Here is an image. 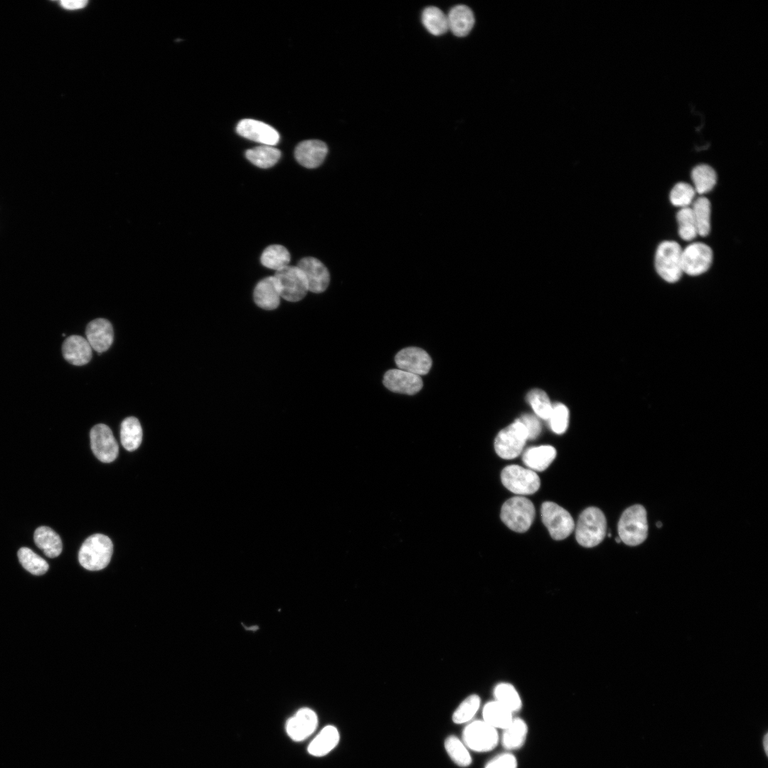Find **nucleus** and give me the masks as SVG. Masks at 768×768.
Returning a JSON list of instances; mask_svg holds the SVG:
<instances>
[{"mask_svg":"<svg viewBox=\"0 0 768 768\" xmlns=\"http://www.w3.org/2000/svg\"><path fill=\"white\" fill-rule=\"evenodd\" d=\"M113 544L110 538L96 533L89 536L82 543L78 553L80 564L86 570H100L110 562Z\"/></svg>","mask_w":768,"mask_h":768,"instance_id":"f257e3e1","label":"nucleus"},{"mask_svg":"<svg viewBox=\"0 0 768 768\" xmlns=\"http://www.w3.org/2000/svg\"><path fill=\"white\" fill-rule=\"evenodd\" d=\"M618 533L621 541L629 546L640 545L646 539L647 515L643 506L635 504L623 512L618 523Z\"/></svg>","mask_w":768,"mask_h":768,"instance_id":"f03ea898","label":"nucleus"},{"mask_svg":"<svg viewBox=\"0 0 768 768\" xmlns=\"http://www.w3.org/2000/svg\"><path fill=\"white\" fill-rule=\"evenodd\" d=\"M607 530V521L603 512L596 507H588L579 516L575 538L583 547L592 548L599 544Z\"/></svg>","mask_w":768,"mask_h":768,"instance_id":"7ed1b4c3","label":"nucleus"},{"mask_svg":"<svg viewBox=\"0 0 768 768\" xmlns=\"http://www.w3.org/2000/svg\"><path fill=\"white\" fill-rule=\"evenodd\" d=\"M535 514L533 503L523 496H514L502 506L501 518L511 530L524 533L529 529Z\"/></svg>","mask_w":768,"mask_h":768,"instance_id":"20e7f679","label":"nucleus"},{"mask_svg":"<svg viewBox=\"0 0 768 768\" xmlns=\"http://www.w3.org/2000/svg\"><path fill=\"white\" fill-rule=\"evenodd\" d=\"M682 249L675 241H663L656 252L655 267L658 274L665 281L674 283L679 280L683 273Z\"/></svg>","mask_w":768,"mask_h":768,"instance_id":"39448f33","label":"nucleus"},{"mask_svg":"<svg viewBox=\"0 0 768 768\" xmlns=\"http://www.w3.org/2000/svg\"><path fill=\"white\" fill-rule=\"evenodd\" d=\"M462 741L470 750L486 752L497 747L500 737L498 730L483 720H477L469 722L464 727Z\"/></svg>","mask_w":768,"mask_h":768,"instance_id":"423d86ee","label":"nucleus"},{"mask_svg":"<svg viewBox=\"0 0 768 768\" xmlns=\"http://www.w3.org/2000/svg\"><path fill=\"white\" fill-rule=\"evenodd\" d=\"M527 439L526 427L516 420L498 432L494 442L495 451L502 459H514L522 452Z\"/></svg>","mask_w":768,"mask_h":768,"instance_id":"0eeeda50","label":"nucleus"},{"mask_svg":"<svg viewBox=\"0 0 768 768\" xmlns=\"http://www.w3.org/2000/svg\"><path fill=\"white\" fill-rule=\"evenodd\" d=\"M501 479L507 489L518 495L533 494L540 486V478L534 471L518 465L506 466Z\"/></svg>","mask_w":768,"mask_h":768,"instance_id":"6e6552de","label":"nucleus"},{"mask_svg":"<svg viewBox=\"0 0 768 768\" xmlns=\"http://www.w3.org/2000/svg\"><path fill=\"white\" fill-rule=\"evenodd\" d=\"M541 517L550 536L555 540L566 538L574 530L575 523L570 513L555 503H543Z\"/></svg>","mask_w":768,"mask_h":768,"instance_id":"1a4fd4ad","label":"nucleus"},{"mask_svg":"<svg viewBox=\"0 0 768 768\" xmlns=\"http://www.w3.org/2000/svg\"><path fill=\"white\" fill-rule=\"evenodd\" d=\"M280 297L289 302H298L309 291L305 277L297 266H287L273 276Z\"/></svg>","mask_w":768,"mask_h":768,"instance_id":"9d476101","label":"nucleus"},{"mask_svg":"<svg viewBox=\"0 0 768 768\" xmlns=\"http://www.w3.org/2000/svg\"><path fill=\"white\" fill-rule=\"evenodd\" d=\"M712 261L713 251L705 243L694 242L682 250V270L688 275L697 276L705 272Z\"/></svg>","mask_w":768,"mask_h":768,"instance_id":"9b49d317","label":"nucleus"},{"mask_svg":"<svg viewBox=\"0 0 768 768\" xmlns=\"http://www.w3.org/2000/svg\"><path fill=\"white\" fill-rule=\"evenodd\" d=\"M90 437L92 452L100 461L110 463L117 457L118 443L107 425H95L90 430Z\"/></svg>","mask_w":768,"mask_h":768,"instance_id":"f8f14e48","label":"nucleus"},{"mask_svg":"<svg viewBox=\"0 0 768 768\" xmlns=\"http://www.w3.org/2000/svg\"><path fill=\"white\" fill-rule=\"evenodd\" d=\"M399 369L417 375H426L432 366L429 354L417 347H407L400 351L395 357Z\"/></svg>","mask_w":768,"mask_h":768,"instance_id":"ddd939ff","label":"nucleus"},{"mask_svg":"<svg viewBox=\"0 0 768 768\" xmlns=\"http://www.w3.org/2000/svg\"><path fill=\"white\" fill-rule=\"evenodd\" d=\"M236 131L240 136L263 145L274 146L279 140L277 131L269 124L252 119L239 122Z\"/></svg>","mask_w":768,"mask_h":768,"instance_id":"4468645a","label":"nucleus"},{"mask_svg":"<svg viewBox=\"0 0 768 768\" xmlns=\"http://www.w3.org/2000/svg\"><path fill=\"white\" fill-rule=\"evenodd\" d=\"M297 267L304 274L309 291L321 293L327 288L330 276L327 268L319 260L307 257L302 258Z\"/></svg>","mask_w":768,"mask_h":768,"instance_id":"2eb2a0df","label":"nucleus"},{"mask_svg":"<svg viewBox=\"0 0 768 768\" xmlns=\"http://www.w3.org/2000/svg\"><path fill=\"white\" fill-rule=\"evenodd\" d=\"M383 384L393 392L407 395H414L422 388L420 376L399 368L388 370L383 377Z\"/></svg>","mask_w":768,"mask_h":768,"instance_id":"dca6fc26","label":"nucleus"},{"mask_svg":"<svg viewBox=\"0 0 768 768\" xmlns=\"http://www.w3.org/2000/svg\"><path fill=\"white\" fill-rule=\"evenodd\" d=\"M318 725L316 713L310 708L299 709L287 722L286 730L294 741H302L310 736Z\"/></svg>","mask_w":768,"mask_h":768,"instance_id":"f3484780","label":"nucleus"},{"mask_svg":"<svg viewBox=\"0 0 768 768\" xmlns=\"http://www.w3.org/2000/svg\"><path fill=\"white\" fill-rule=\"evenodd\" d=\"M86 339L98 353L106 351L112 345L114 331L111 323L102 318L91 321L85 330Z\"/></svg>","mask_w":768,"mask_h":768,"instance_id":"a211bd4d","label":"nucleus"},{"mask_svg":"<svg viewBox=\"0 0 768 768\" xmlns=\"http://www.w3.org/2000/svg\"><path fill=\"white\" fill-rule=\"evenodd\" d=\"M328 152L326 144L320 140H306L296 147L294 156L303 166L314 169L320 166Z\"/></svg>","mask_w":768,"mask_h":768,"instance_id":"6ab92c4d","label":"nucleus"},{"mask_svg":"<svg viewBox=\"0 0 768 768\" xmlns=\"http://www.w3.org/2000/svg\"><path fill=\"white\" fill-rule=\"evenodd\" d=\"M92 349L87 339L78 335L68 336L62 346L64 358L74 366H83L89 363L92 356Z\"/></svg>","mask_w":768,"mask_h":768,"instance_id":"aec40b11","label":"nucleus"},{"mask_svg":"<svg viewBox=\"0 0 768 768\" xmlns=\"http://www.w3.org/2000/svg\"><path fill=\"white\" fill-rule=\"evenodd\" d=\"M448 28L457 37H464L471 31L475 19L471 9L465 5H457L449 11Z\"/></svg>","mask_w":768,"mask_h":768,"instance_id":"412c9836","label":"nucleus"},{"mask_svg":"<svg viewBox=\"0 0 768 768\" xmlns=\"http://www.w3.org/2000/svg\"><path fill=\"white\" fill-rule=\"evenodd\" d=\"M501 742L507 752L521 749L525 744L528 727L526 722L520 718H513L508 727L502 730Z\"/></svg>","mask_w":768,"mask_h":768,"instance_id":"4be33fe9","label":"nucleus"},{"mask_svg":"<svg viewBox=\"0 0 768 768\" xmlns=\"http://www.w3.org/2000/svg\"><path fill=\"white\" fill-rule=\"evenodd\" d=\"M280 294L274 277H268L261 280L254 291V300L257 306L272 310L279 304Z\"/></svg>","mask_w":768,"mask_h":768,"instance_id":"5701e85b","label":"nucleus"},{"mask_svg":"<svg viewBox=\"0 0 768 768\" xmlns=\"http://www.w3.org/2000/svg\"><path fill=\"white\" fill-rule=\"evenodd\" d=\"M556 457L555 449L550 445H541L527 449L522 457L523 462L529 469L536 471L545 470Z\"/></svg>","mask_w":768,"mask_h":768,"instance_id":"b1692460","label":"nucleus"},{"mask_svg":"<svg viewBox=\"0 0 768 768\" xmlns=\"http://www.w3.org/2000/svg\"><path fill=\"white\" fill-rule=\"evenodd\" d=\"M339 738L337 728L333 725H327L311 742L308 747V752L313 756H324L335 748Z\"/></svg>","mask_w":768,"mask_h":768,"instance_id":"393cba45","label":"nucleus"},{"mask_svg":"<svg viewBox=\"0 0 768 768\" xmlns=\"http://www.w3.org/2000/svg\"><path fill=\"white\" fill-rule=\"evenodd\" d=\"M36 545L48 558L58 557L62 552L63 545L60 536L50 528L38 527L33 535Z\"/></svg>","mask_w":768,"mask_h":768,"instance_id":"a878e982","label":"nucleus"},{"mask_svg":"<svg viewBox=\"0 0 768 768\" xmlns=\"http://www.w3.org/2000/svg\"><path fill=\"white\" fill-rule=\"evenodd\" d=\"M483 720L496 730H503L513 719V713L495 700L486 703L482 710Z\"/></svg>","mask_w":768,"mask_h":768,"instance_id":"bb28decb","label":"nucleus"},{"mask_svg":"<svg viewBox=\"0 0 768 768\" xmlns=\"http://www.w3.org/2000/svg\"><path fill=\"white\" fill-rule=\"evenodd\" d=\"M142 428L137 418L128 417L122 421L120 439L125 449L129 452L136 450L142 443Z\"/></svg>","mask_w":768,"mask_h":768,"instance_id":"cd10ccee","label":"nucleus"},{"mask_svg":"<svg viewBox=\"0 0 768 768\" xmlns=\"http://www.w3.org/2000/svg\"><path fill=\"white\" fill-rule=\"evenodd\" d=\"M245 156L254 165L267 169L272 167L279 161L281 152L273 146L262 145L247 150Z\"/></svg>","mask_w":768,"mask_h":768,"instance_id":"c85d7f7f","label":"nucleus"},{"mask_svg":"<svg viewBox=\"0 0 768 768\" xmlns=\"http://www.w3.org/2000/svg\"><path fill=\"white\" fill-rule=\"evenodd\" d=\"M495 700L513 714L522 708L521 696L515 687L508 683H500L494 689Z\"/></svg>","mask_w":768,"mask_h":768,"instance_id":"c756f323","label":"nucleus"},{"mask_svg":"<svg viewBox=\"0 0 768 768\" xmlns=\"http://www.w3.org/2000/svg\"><path fill=\"white\" fill-rule=\"evenodd\" d=\"M422 22L425 28L434 36H441L449 30L447 15L435 6H428L423 10Z\"/></svg>","mask_w":768,"mask_h":768,"instance_id":"7c9ffc66","label":"nucleus"},{"mask_svg":"<svg viewBox=\"0 0 768 768\" xmlns=\"http://www.w3.org/2000/svg\"><path fill=\"white\" fill-rule=\"evenodd\" d=\"M691 178L695 192L699 194L710 191L717 182L715 171L709 165L700 164L694 167Z\"/></svg>","mask_w":768,"mask_h":768,"instance_id":"2f4dec72","label":"nucleus"},{"mask_svg":"<svg viewBox=\"0 0 768 768\" xmlns=\"http://www.w3.org/2000/svg\"><path fill=\"white\" fill-rule=\"evenodd\" d=\"M289 262L290 254L287 249L281 245L268 246L261 255L262 264L276 271L288 266Z\"/></svg>","mask_w":768,"mask_h":768,"instance_id":"473e14b6","label":"nucleus"},{"mask_svg":"<svg viewBox=\"0 0 768 768\" xmlns=\"http://www.w3.org/2000/svg\"><path fill=\"white\" fill-rule=\"evenodd\" d=\"M694 220L697 227L698 234L702 237L707 236L710 231V203L709 200L701 196L698 198L691 208Z\"/></svg>","mask_w":768,"mask_h":768,"instance_id":"72a5a7b5","label":"nucleus"},{"mask_svg":"<svg viewBox=\"0 0 768 768\" xmlns=\"http://www.w3.org/2000/svg\"><path fill=\"white\" fill-rule=\"evenodd\" d=\"M444 748L451 759L459 767H467L471 764L469 749L457 736H448L444 740Z\"/></svg>","mask_w":768,"mask_h":768,"instance_id":"f704fd0d","label":"nucleus"},{"mask_svg":"<svg viewBox=\"0 0 768 768\" xmlns=\"http://www.w3.org/2000/svg\"><path fill=\"white\" fill-rule=\"evenodd\" d=\"M18 558L24 569L33 575H43L48 570L47 562L28 548H20L18 551Z\"/></svg>","mask_w":768,"mask_h":768,"instance_id":"c9c22d12","label":"nucleus"},{"mask_svg":"<svg viewBox=\"0 0 768 768\" xmlns=\"http://www.w3.org/2000/svg\"><path fill=\"white\" fill-rule=\"evenodd\" d=\"M481 705V698L476 694H471L466 698L452 714V721L455 724L470 722L475 716Z\"/></svg>","mask_w":768,"mask_h":768,"instance_id":"e433bc0d","label":"nucleus"},{"mask_svg":"<svg viewBox=\"0 0 768 768\" xmlns=\"http://www.w3.org/2000/svg\"><path fill=\"white\" fill-rule=\"evenodd\" d=\"M527 400L538 417L548 420L553 405L545 392L540 389H533L528 393Z\"/></svg>","mask_w":768,"mask_h":768,"instance_id":"4c0bfd02","label":"nucleus"},{"mask_svg":"<svg viewBox=\"0 0 768 768\" xmlns=\"http://www.w3.org/2000/svg\"><path fill=\"white\" fill-rule=\"evenodd\" d=\"M676 218L680 237L686 241L694 239L698 235V231L691 208H682L677 213Z\"/></svg>","mask_w":768,"mask_h":768,"instance_id":"58836bf2","label":"nucleus"},{"mask_svg":"<svg viewBox=\"0 0 768 768\" xmlns=\"http://www.w3.org/2000/svg\"><path fill=\"white\" fill-rule=\"evenodd\" d=\"M695 194L694 188L684 182L676 183L670 193V201L675 206L682 208L688 207L692 203Z\"/></svg>","mask_w":768,"mask_h":768,"instance_id":"ea45409f","label":"nucleus"},{"mask_svg":"<svg viewBox=\"0 0 768 768\" xmlns=\"http://www.w3.org/2000/svg\"><path fill=\"white\" fill-rule=\"evenodd\" d=\"M551 430L556 434L564 433L568 426L569 411L567 407L561 403L553 405L550 415L548 420Z\"/></svg>","mask_w":768,"mask_h":768,"instance_id":"a19ab883","label":"nucleus"},{"mask_svg":"<svg viewBox=\"0 0 768 768\" xmlns=\"http://www.w3.org/2000/svg\"><path fill=\"white\" fill-rule=\"evenodd\" d=\"M484 768H518V761L511 752H505L490 759Z\"/></svg>","mask_w":768,"mask_h":768,"instance_id":"79ce46f5","label":"nucleus"},{"mask_svg":"<svg viewBox=\"0 0 768 768\" xmlns=\"http://www.w3.org/2000/svg\"><path fill=\"white\" fill-rule=\"evenodd\" d=\"M518 420L526 427L528 439H535L540 434L541 424L536 416L531 414H524Z\"/></svg>","mask_w":768,"mask_h":768,"instance_id":"37998d69","label":"nucleus"},{"mask_svg":"<svg viewBox=\"0 0 768 768\" xmlns=\"http://www.w3.org/2000/svg\"><path fill=\"white\" fill-rule=\"evenodd\" d=\"M87 4V1L85 0H63L60 1L61 6L68 10H76L84 8Z\"/></svg>","mask_w":768,"mask_h":768,"instance_id":"c03bdc74","label":"nucleus"},{"mask_svg":"<svg viewBox=\"0 0 768 768\" xmlns=\"http://www.w3.org/2000/svg\"><path fill=\"white\" fill-rule=\"evenodd\" d=\"M763 745H764V749L765 754L767 755L768 754V735H767V733L764 737Z\"/></svg>","mask_w":768,"mask_h":768,"instance_id":"a18cd8bd","label":"nucleus"},{"mask_svg":"<svg viewBox=\"0 0 768 768\" xmlns=\"http://www.w3.org/2000/svg\"><path fill=\"white\" fill-rule=\"evenodd\" d=\"M656 526H657L658 528H661V527L662 526V523H661V522H660V521H658V522L656 523Z\"/></svg>","mask_w":768,"mask_h":768,"instance_id":"49530a36","label":"nucleus"},{"mask_svg":"<svg viewBox=\"0 0 768 768\" xmlns=\"http://www.w3.org/2000/svg\"><path fill=\"white\" fill-rule=\"evenodd\" d=\"M616 542L618 543H619L621 542V540H620V538L619 537H617L616 538Z\"/></svg>","mask_w":768,"mask_h":768,"instance_id":"de8ad7c7","label":"nucleus"}]
</instances>
